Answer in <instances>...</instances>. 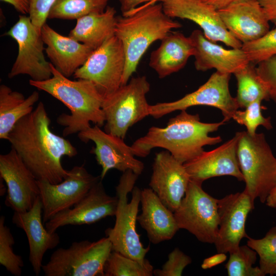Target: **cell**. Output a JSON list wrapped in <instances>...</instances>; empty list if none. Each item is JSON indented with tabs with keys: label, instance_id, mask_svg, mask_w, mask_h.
Here are the masks:
<instances>
[{
	"label": "cell",
	"instance_id": "74e56055",
	"mask_svg": "<svg viewBox=\"0 0 276 276\" xmlns=\"http://www.w3.org/2000/svg\"><path fill=\"white\" fill-rule=\"evenodd\" d=\"M256 69L268 90L270 99L276 104V55L258 63Z\"/></svg>",
	"mask_w": 276,
	"mask_h": 276
},
{
	"label": "cell",
	"instance_id": "ee69618b",
	"mask_svg": "<svg viewBox=\"0 0 276 276\" xmlns=\"http://www.w3.org/2000/svg\"><path fill=\"white\" fill-rule=\"evenodd\" d=\"M214 7L216 10L225 8L229 5L242 0H203Z\"/></svg>",
	"mask_w": 276,
	"mask_h": 276
},
{
	"label": "cell",
	"instance_id": "7c38bea8",
	"mask_svg": "<svg viewBox=\"0 0 276 276\" xmlns=\"http://www.w3.org/2000/svg\"><path fill=\"white\" fill-rule=\"evenodd\" d=\"M5 35L12 37L18 45V54L8 74L9 78L27 75L32 80L41 81L52 76L51 63L44 57L41 32L29 16L19 15L18 21Z\"/></svg>",
	"mask_w": 276,
	"mask_h": 276
},
{
	"label": "cell",
	"instance_id": "4dcf8cb0",
	"mask_svg": "<svg viewBox=\"0 0 276 276\" xmlns=\"http://www.w3.org/2000/svg\"><path fill=\"white\" fill-rule=\"evenodd\" d=\"M153 267L146 259L142 263L112 250L104 266V276H152Z\"/></svg>",
	"mask_w": 276,
	"mask_h": 276
},
{
	"label": "cell",
	"instance_id": "f546056e",
	"mask_svg": "<svg viewBox=\"0 0 276 276\" xmlns=\"http://www.w3.org/2000/svg\"><path fill=\"white\" fill-rule=\"evenodd\" d=\"M109 0H56L49 19H77L91 13L103 12Z\"/></svg>",
	"mask_w": 276,
	"mask_h": 276
},
{
	"label": "cell",
	"instance_id": "7bdbcfd3",
	"mask_svg": "<svg viewBox=\"0 0 276 276\" xmlns=\"http://www.w3.org/2000/svg\"><path fill=\"white\" fill-rule=\"evenodd\" d=\"M12 5L15 10L22 14L29 13L30 0H1Z\"/></svg>",
	"mask_w": 276,
	"mask_h": 276
},
{
	"label": "cell",
	"instance_id": "44dd1931",
	"mask_svg": "<svg viewBox=\"0 0 276 276\" xmlns=\"http://www.w3.org/2000/svg\"><path fill=\"white\" fill-rule=\"evenodd\" d=\"M238 134L217 148L203 151L183 164L192 180L200 183L210 178L232 176L244 181L237 156Z\"/></svg>",
	"mask_w": 276,
	"mask_h": 276
},
{
	"label": "cell",
	"instance_id": "ac0fdd59",
	"mask_svg": "<svg viewBox=\"0 0 276 276\" xmlns=\"http://www.w3.org/2000/svg\"><path fill=\"white\" fill-rule=\"evenodd\" d=\"M100 180L85 196L72 208L62 211L45 223L51 233L62 226L90 224L116 215L118 199L107 194Z\"/></svg>",
	"mask_w": 276,
	"mask_h": 276
},
{
	"label": "cell",
	"instance_id": "52a82bcc",
	"mask_svg": "<svg viewBox=\"0 0 276 276\" xmlns=\"http://www.w3.org/2000/svg\"><path fill=\"white\" fill-rule=\"evenodd\" d=\"M150 89L147 77L139 76L104 99V131L124 139L130 127L149 116L146 95Z\"/></svg>",
	"mask_w": 276,
	"mask_h": 276
},
{
	"label": "cell",
	"instance_id": "f1b7e54d",
	"mask_svg": "<svg viewBox=\"0 0 276 276\" xmlns=\"http://www.w3.org/2000/svg\"><path fill=\"white\" fill-rule=\"evenodd\" d=\"M256 65L249 62L234 74L237 82L235 97L239 108H245L250 103L270 99L268 90L258 76Z\"/></svg>",
	"mask_w": 276,
	"mask_h": 276
},
{
	"label": "cell",
	"instance_id": "30bf717a",
	"mask_svg": "<svg viewBox=\"0 0 276 276\" xmlns=\"http://www.w3.org/2000/svg\"><path fill=\"white\" fill-rule=\"evenodd\" d=\"M125 63L123 44L114 35L95 50L73 76L91 82L105 99L121 86Z\"/></svg>",
	"mask_w": 276,
	"mask_h": 276
},
{
	"label": "cell",
	"instance_id": "1f68e13d",
	"mask_svg": "<svg viewBox=\"0 0 276 276\" xmlns=\"http://www.w3.org/2000/svg\"><path fill=\"white\" fill-rule=\"evenodd\" d=\"M229 254V260L225 265L228 276L265 275L259 266L253 267L257 253L247 245H240Z\"/></svg>",
	"mask_w": 276,
	"mask_h": 276
},
{
	"label": "cell",
	"instance_id": "4316f807",
	"mask_svg": "<svg viewBox=\"0 0 276 276\" xmlns=\"http://www.w3.org/2000/svg\"><path fill=\"white\" fill-rule=\"evenodd\" d=\"M116 14L115 8L107 6L102 13L83 16L77 19L68 36L95 50L115 35Z\"/></svg>",
	"mask_w": 276,
	"mask_h": 276
},
{
	"label": "cell",
	"instance_id": "4fadbf2b",
	"mask_svg": "<svg viewBox=\"0 0 276 276\" xmlns=\"http://www.w3.org/2000/svg\"><path fill=\"white\" fill-rule=\"evenodd\" d=\"M101 179L100 175H93L83 165L76 166L68 170L66 177L58 183L38 180L43 223L74 206Z\"/></svg>",
	"mask_w": 276,
	"mask_h": 276
},
{
	"label": "cell",
	"instance_id": "f35d334b",
	"mask_svg": "<svg viewBox=\"0 0 276 276\" xmlns=\"http://www.w3.org/2000/svg\"><path fill=\"white\" fill-rule=\"evenodd\" d=\"M56 0H30L29 17L36 29L41 32L46 23L50 10Z\"/></svg>",
	"mask_w": 276,
	"mask_h": 276
},
{
	"label": "cell",
	"instance_id": "8fae6325",
	"mask_svg": "<svg viewBox=\"0 0 276 276\" xmlns=\"http://www.w3.org/2000/svg\"><path fill=\"white\" fill-rule=\"evenodd\" d=\"M231 74L216 71L197 90L188 94L179 100L150 105L149 116L159 119L176 110H186L194 106H208L221 111L226 122L232 118L239 108L237 100L230 93L229 82Z\"/></svg>",
	"mask_w": 276,
	"mask_h": 276
},
{
	"label": "cell",
	"instance_id": "d6986e66",
	"mask_svg": "<svg viewBox=\"0 0 276 276\" xmlns=\"http://www.w3.org/2000/svg\"><path fill=\"white\" fill-rule=\"evenodd\" d=\"M190 180L183 164L168 151L155 154L149 185L162 202L173 212L180 204Z\"/></svg>",
	"mask_w": 276,
	"mask_h": 276
},
{
	"label": "cell",
	"instance_id": "5b68a950",
	"mask_svg": "<svg viewBox=\"0 0 276 276\" xmlns=\"http://www.w3.org/2000/svg\"><path fill=\"white\" fill-rule=\"evenodd\" d=\"M139 176L130 170L123 172L116 188L118 202L115 223L105 233L112 250L143 263L150 247L144 246L136 228L141 190L134 184Z\"/></svg>",
	"mask_w": 276,
	"mask_h": 276
},
{
	"label": "cell",
	"instance_id": "277c9868",
	"mask_svg": "<svg viewBox=\"0 0 276 276\" xmlns=\"http://www.w3.org/2000/svg\"><path fill=\"white\" fill-rule=\"evenodd\" d=\"M164 11L162 3H149L117 16L115 35L122 42L126 63L121 85L128 83L150 45L181 27Z\"/></svg>",
	"mask_w": 276,
	"mask_h": 276
},
{
	"label": "cell",
	"instance_id": "9c48e42d",
	"mask_svg": "<svg viewBox=\"0 0 276 276\" xmlns=\"http://www.w3.org/2000/svg\"><path fill=\"white\" fill-rule=\"evenodd\" d=\"M218 200L202 189V183L190 180L174 212L179 228L188 231L201 242L214 243L219 225Z\"/></svg>",
	"mask_w": 276,
	"mask_h": 276
},
{
	"label": "cell",
	"instance_id": "ba28073f",
	"mask_svg": "<svg viewBox=\"0 0 276 276\" xmlns=\"http://www.w3.org/2000/svg\"><path fill=\"white\" fill-rule=\"evenodd\" d=\"M111 251L106 236L94 242H74L68 248L55 250L42 270L45 276H104V264Z\"/></svg>",
	"mask_w": 276,
	"mask_h": 276
},
{
	"label": "cell",
	"instance_id": "ffe728a7",
	"mask_svg": "<svg viewBox=\"0 0 276 276\" xmlns=\"http://www.w3.org/2000/svg\"><path fill=\"white\" fill-rule=\"evenodd\" d=\"M227 30L242 44L258 40L270 30V21L258 0H242L218 10Z\"/></svg>",
	"mask_w": 276,
	"mask_h": 276
},
{
	"label": "cell",
	"instance_id": "f6af8a7d",
	"mask_svg": "<svg viewBox=\"0 0 276 276\" xmlns=\"http://www.w3.org/2000/svg\"><path fill=\"white\" fill-rule=\"evenodd\" d=\"M265 204L271 208H276V186L272 189L267 197Z\"/></svg>",
	"mask_w": 276,
	"mask_h": 276
},
{
	"label": "cell",
	"instance_id": "8d00e7d4",
	"mask_svg": "<svg viewBox=\"0 0 276 276\" xmlns=\"http://www.w3.org/2000/svg\"><path fill=\"white\" fill-rule=\"evenodd\" d=\"M168 260L160 269L153 270L155 276H180L188 265L192 263L190 257L178 248H174L169 253Z\"/></svg>",
	"mask_w": 276,
	"mask_h": 276
},
{
	"label": "cell",
	"instance_id": "8992f818",
	"mask_svg": "<svg viewBox=\"0 0 276 276\" xmlns=\"http://www.w3.org/2000/svg\"><path fill=\"white\" fill-rule=\"evenodd\" d=\"M237 156L245 183L244 190L252 199L265 203L276 186V157L263 133L238 132Z\"/></svg>",
	"mask_w": 276,
	"mask_h": 276
},
{
	"label": "cell",
	"instance_id": "cb8c5ba5",
	"mask_svg": "<svg viewBox=\"0 0 276 276\" xmlns=\"http://www.w3.org/2000/svg\"><path fill=\"white\" fill-rule=\"evenodd\" d=\"M41 34L51 63L67 78L74 75L94 51L70 36L58 33L47 23L43 25Z\"/></svg>",
	"mask_w": 276,
	"mask_h": 276
},
{
	"label": "cell",
	"instance_id": "e0dca14e",
	"mask_svg": "<svg viewBox=\"0 0 276 276\" xmlns=\"http://www.w3.org/2000/svg\"><path fill=\"white\" fill-rule=\"evenodd\" d=\"M219 225L214 244L217 252L226 254L240 246L247 237L245 224L249 213L254 209V201L244 190L218 200Z\"/></svg>",
	"mask_w": 276,
	"mask_h": 276
},
{
	"label": "cell",
	"instance_id": "9a60e30c",
	"mask_svg": "<svg viewBox=\"0 0 276 276\" xmlns=\"http://www.w3.org/2000/svg\"><path fill=\"white\" fill-rule=\"evenodd\" d=\"M0 177L7 187L5 205L16 212L30 210L39 196L38 180L12 148L0 155Z\"/></svg>",
	"mask_w": 276,
	"mask_h": 276
},
{
	"label": "cell",
	"instance_id": "484cf974",
	"mask_svg": "<svg viewBox=\"0 0 276 276\" xmlns=\"http://www.w3.org/2000/svg\"><path fill=\"white\" fill-rule=\"evenodd\" d=\"M194 52L189 36L172 31L161 40L159 47L151 53L149 65L162 79L183 68Z\"/></svg>",
	"mask_w": 276,
	"mask_h": 276
},
{
	"label": "cell",
	"instance_id": "6da1fadb",
	"mask_svg": "<svg viewBox=\"0 0 276 276\" xmlns=\"http://www.w3.org/2000/svg\"><path fill=\"white\" fill-rule=\"evenodd\" d=\"M50 123L44 105L40 102L35 110L16 123L7 140L37 180L56 184L68 173L61 164V158L74 157L78 152L68 140L51 131Z\"/></svg>",
	"mask_w": 276,
	"mask_h": 276
},
{
	"label": "cell",
	"instance_id": "d590c367",
	"mask_svg": "<svg viewBox=\"0 0 276 276\" xmlns=\"http://www.w3.org/2000/svg\"><path fill=\"white\" fill-rule=\"evenodd\" d=\"M242 49L247 55L250 62L255 65L276 55V27L258 40L242 44Z\"/></svg>",
	"mask_w": 276,
	"mask_h": 276
},
{
	"label": "cell",
	"instance_id": "3957f363",
	"mask_svg": "<svg viewBox=\"0 0 276 276\" xmlns=\"http://www.w3.org/2000/svg\"><path fill=\"white\" fill-rule=\"evenodd\" d=\"M52 76L49 79L36 81L30 79V84L45 91L61 101L70 110V114L62 113L57 119L64 126L63 136L85 130L93 122L100 127L105 123L102 106L103 98L89 80H72L59 72L51 63Z\"/></svg>",
	"mask_w": 276,
	"mask_h": 276
},
{
	"label": "cell",
	"instance_id": "83f0119b",
	"mask_svg": "<svg viewBox=\"0 0 276 276\" xmlns=\"http://www.w3.org/2000/svg\"><path fill=\"white\" fill-rule=\"evenodd\" d=\"M39 99V93L33 91L26 98L8 86H0V139L7 140L9 133L16 123L31 113Z\"/></svg>",
	"mask_w": 276,
	"mask_h": 276
},
{
	"label": "cell",
	"instance_id": "e575fe53",
	"mask_svg": "<svg viewBox=\"0 0 276 276\" xmlns=\"http://www.w3.org/2000/svg\"><path fill=\"white\" fill-rule=\"evenodd\" d=\"M262 102H254L245 107V110H237L232 116V119L245 126L246 131L252 135L256 133V130L260 126L268 130L272 128L270 117L265 118L262 115V110L266 108L261 105Z\"/></svg>",
	"mask_w": 276,
	"mask_h": 276
},
{
	"label": "cell",
	"instance_id": "5bb4252c",
	"mask_svg": "<svg viewBox=\"0 0 276 276\" xmlns=\"http://www.w3.org/2000/svg\"><path fill=\"white\" fill-rule=\"evenodd\" d=\"M78 136L84 143L91 141L95 143L91 153L102 167L100 175L102 180L111 169L122 172L130 170L138 175L143 172V163L135 158L131 146L127 145L124 139L106 132L97 125L79 132Z\"/></svg>",
	"mask_w": 276,
	"mask_h": 276
},
{
	"label": "cell",
	"instance_id": "836d02e7",
	"mask_svg": "<svg viewBox=\"0 0 276 276\" xmlns=\"http://www.w3.org/2000/svg\"><path fill=\"white\" fill-rule=\"evenodd\" d=\"M5 217H0V264L15 276H20L24 266L22 257L13 250L14 238L10 229L5 224Z\"/></svg>",
	"mask_w": 276,
	"mask_h": 276
},
{
	"label": "cell",
	"instance_id": "7a4b0ae2",
	"mask_svg": "<svg viewBox=\"0 0 276 276\" xmlns=\"http://www.w3.org/2000/svg\"><path fill=\"white\" fill-rule=\"evenodd\" d=\"M225 122L223 119L217 123H204L198 114L181 110L169 119L165 127H150L131 147L134 155L141 157L148 156L153 148H162L183 164L202 152L204 146L220 143V136H210L209 133L217 131Z\"/></svg>",
	"mask_w": 276,
	"mask_h": 276
},
{
	"label": "cell",
	"instance_id": "60d3db41",
	"mask_svg": "<svg viewBox=\"0 0 276 276\" xmlns=\"http://www.w3.org/2000/svg\"><path fill=\"white\" fill-rule=\"evenodd\" d=\"M270 22L276 26V0H258Z\"/></svg>",
	"mask_w": 276,
	"mask_h": 276
},
{
	"label": "cell",
	"instance_id": "d6a6232c",
	"mask_svg": "<svg viewBox=\"0 0 276 276\" xmlns=\"http://www.w3.org/2000/svg\"><path fill=\"white\" fill-rule=\"evenodd\" d=\"M247 245L258 255L259 267L264 275H276V226L259 239L247 237Z\"/></svg>",
	"mask_w": 276,
	"mask_h": 276
},
{
	"label": "cell",
	"instance_id": "b9f144b4",
	"mask_svg": "<svg viewBox=\"0 0 276 276\" xmlns=\"http://www.w3.org/2000/svg\"><path fill=\"white\" fill-rule=\"evenodd\" d=\"M227 258V256L225 253L218 252V254L212 256L205 258L201 267L203 269L211 268L216 266L223 262H224Z\"/></svg>",
	"mask_w": 276,
	"mask_h": 276
},
{
	"label": "cell",
	"instance_id": "7402d4cb",
	"mask_svg": "<svg viewBox=\"0 0 276 276\" xmlns=\"http://www.w3.org/2000/svg\"><path fill=\"white\" fill-rule=\"evenodd\" d=\"M12 222L25 232L29 245V260L35 274L39 275L45 253L60 243L58 234L56 232L50 233L43 225L42 207L39 196L29 211L23 213L14 212Z\"/></svg>",
	"mask_w": 276,
	"mask_h": 276
},
{
	"label": "cell",
	"instance_id": "603a6c76",
	"mask_svg": "<svg viewBox=\"0 0 276 276\" xmlns=\"http://www.w3.org/2000/svg\"><path fill=\"white\" fill-rule=\"evenodd\" d=\"M193 44L196 70L205 72L214 68L216 71L234 74L250 61L241 48L226 49L205 37L202 31L194 30L190 35Z\"/></svg>",
	"mask_w": 276,
	"mask_h": 276
},
{
	"label": "cell",
	"instance_id": "d4e9b609",
	"mask_svg": "<svg viewBox=\"0 0 276 276\" xmlns=\"http://www.w3.org/2000/svg\"><path fill=\"white\" fill-rule=\"evenodd\" d=\"M142 213L137 221L147 233L150 242L157 244L170 240L179 229L174 212L169 209L150 188L141 190Z\"/></svg>",
	"mask_w": 276,
	"mask_h": 276
},
{
	"label": "cell",
	"instance_id": "2e32d148",
	"mask_svg": "<svg viewBox=\"0 0 276 276\" xmlns=\"http://www.w3.org/2000/svg\"><path fill=\"white\" fill-rule=\"evenodd\" d=\"M169 17L187 19L198 25L206 38L224 43L232 48H241L242 43L226 28L214 7L203 0H160Z\"/></svg>",
	"mask_w": 276,
	"mask_h": 276
},
{
	"label": "cell",
	"instance_id": "ab89813d",
	"mask_svg": "<svg viewBox=\"0 0 276 276\" xmlns=\"http://www.w3.org/2000/svg\"><path fill=\"white\" fill-rule=\"evenodd\" d=\"M160 0H120V9L122 15H125L144 3H156Z\"/></svg>",
	"mask_w": 276,
	"mask_h": 276
}]
</instances>
